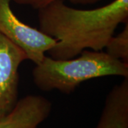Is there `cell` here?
Instances as JSON below:
<instances>
[{
	"instance_id": "1",
	"label": "cell",
	"mask_w": 128,
	"mask_h": 128,
	"mask_svg": "<svg viewBox=\"0 0 128 128\" xmlns=\"http://www.w3.org/2000/svg\"><path fill=\"white\" fill-rule=\"evenodd\" d=\"M38 22L39 30L56 40L48 51L50 57L70 59L88 48H105L120 24L128 22V0L93 9H76L55 0L38 9Z\"/></svg>"
},
{
	"instance_id": "2",
	"label": "cell",
	"mask_w": 128,
	"mask_h": 128,
	"mask_svg": "<svg viewBox=\"0 0 128 128\" xmlns=\"http://www.w3.org/2000/svg\"><path fill=\"white\" fill-rule=\"evenodd\" d=\"M79 56L58 60L45 56L32 70L34 83L42 91L70 94L82 82L106 76L128 78V64L102 50H84Z\"/></svg>"
},
{
	"instance_id": "3",
	"label": "cell",
	"mask_w": 128,
	"mask_h": 128,
	"mask_svg": "<svg viewBox=\"0 0 128 128\" xmlns=\"http://www.w3.org/2000/svg\"><path fill=\"white\" fill-rule=\"evenodd\" d=\"M12 0H0V33L16 44L34 64H39L56 40L22 22L11 8Z\"/></svg>"
},
{
	"instance_id": "4",
	"label": "cell",
	"mask_w": 128,
	"mask_h": 128,
	"mask_svg": "<svg viewBox=\"0 0 128 128\" xmlns=\"http://www.w3.org/2000/svg\"><path fill=\"white\" fill-rule=\"evenodd\" d=\"M27 56L0 33V117L9 113L18 100L20 65Z\"/></svg>"
},
{
	"instance_id": "5",
	"label": "cell",
	"mask_w": 128,
	"mask_h": 128,
	"mask_svg": "<svg viewBox=\"0 0 128 128\" xmlns=\"http://www.w3.org/2000/svg\"><path fill=\"white\" fill-rule=\"evenodd\" d=\"M52 103L42 96L19 99L9 113L0 117V128H37L50 115Z\"/></svg>"
},
{
	"instance_id": "6",
	"label": "cell",
	"mask_w": 128,
	"mask_h": 128,
	"mask_svg": "<svg viewBox=\"0 0 128 128\" xmlns=\"http://www.w3.org/2000/svg\"><path fill=\"white\" fill-rule=\"evenodd\" d=\"M96 128H128V78L108 93Z\"/></svg>"
},
{
	"instance_id": "7",
	"label": "cell",
	"mask_w": 128,
	"mask_h": 128,
	"mask_svg": "<svg viewBox=\"0 0 128 128\" xmlns=\"http://www.w3.org/2000/svg\"><path fill=\"white\" fill-rule=\"evenodd\" d=\"M105 48L111 57L128 64V22L122 32L110 38Z\"/></svg>"
},
{
	"instance_id": "8",
	"label": "cell",
	"mask_w": 128,
	"mask_h": 128,
	"mask_svg": "<svg viewBox=\"0 0 128 128\" xmlns=\"http://www.w3.org/2000/svg\"><path fill=\"white\" fill-rule=\"evenodd\" d=\"M15 3L21 5L29 6L35 9H41L55 0H12ZM74 4H93L103 0H68Z\"/></svg>"
},
{
	"instance_id": "9",
	"label": "cell",
	"mask_w": 128,
	"mask_h": 128,
	"mask_svg": "<svg viewBox=\"0 0 128 128\" xmlns=\"http://www.w3.org/2000/svg\"></svg>"
}]
</instances>
